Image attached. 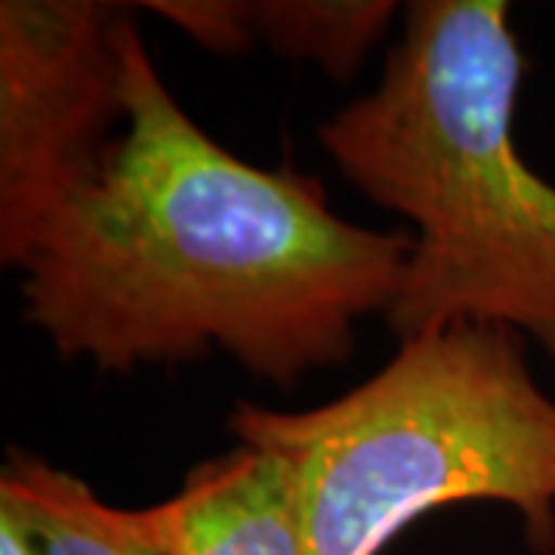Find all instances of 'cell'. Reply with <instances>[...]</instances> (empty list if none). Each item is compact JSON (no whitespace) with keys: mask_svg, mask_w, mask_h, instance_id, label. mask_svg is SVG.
<instances>
[{"mask_svg":"<svg viewBox=\"0 0 555 555\" xmlns=\"http://www.w3.org/2000/svg\"><path fill=\"white\" fill-rule=\"evenodd\" d=\"M0 513L20 521L38 555H160L133 509L102 503L87 481L35 454L7 460Z\"/></svg>","mask_w":555,"mask_h":555,"instance_id":"8992f818","label":"cell"},{"mask_svg":"<svg viewBox=\"0 0 555 555\" xmlns=\"http://www.w3.org/2000/svg\"><path fill=\"white\" fill-rule=\"evenodd\" d=\"M396 10L389 0H244V22L250 43L349 78L386 35Z\"/></svg>","mask_w":555,"mask_h":555,"instance_id":"52a82bcc","label":"cell"},{"mask_svg":"<svg viewBox=\"0 0 555 555\" xmlns=\"http://www.w3.org/2000/svg\"><path fill=\"white\" fill-rule=\"evenodd\" d=\"M142 10L173 22L217 53H244L254 47L244 22V0H152L142 3Z\"/></svg>","mask_w":555,"mask_h":555,"instance_id":"ba28073f","label":"cell"},{"mask_svg":"<svg viewBox=\"0 0 555 555\" xmlns=\"http://www.w3.org/2000/svg\"><path fill=\"white\" fill-rule=\"evenodd\" d=\"M133 513L160 555H302L297 469L272 448L241 441Z\"/></svg>","mask_w":555,"mask_h":555,"instance_id":"5b68a950","label":"cell"},{"mask_svg":"<svg viewBox=\"0 0 555 555\" xmlns=\"http://www.w3.org/2000/svg\"><path fill=\"white\" fill-rule=\"evenodd\" d=\"M124 127L22 257L25 318L102 371L225 352L294 386L389 315L414 235L337 217L318 179L225 152L173 100L124 20Z\"/></svg>","mask_w":555,"mask_h":555,"instance_id":"6da1fadb","label":"cell"},{"mask_svg":"<svg viewBox=\"0 0 555 555\" xmlns=\"http://www.w3.org/2000/svg\"><path fill=\"white\" fill-rule=\"evenodd\" d=\"M0 555H38L31 537L25 534L20 521L0 513Z\"/></svg>","mask_w":555,"mask_h":555,"instance_id":"9c48e42d","label":"cell"},{"mask_svg":"<svg viewBox=\"0 0 555 555\" xmlns=\"http://www.w3.org/2000/svg\"><path fill=\"white\" fill-rule=\"evenodd\" d=\"M100 0L0 3V259L20 269L40 225L100 170L124 127L120 25Z\"/></svg>","mask_w":555,"mask_h":555,"instance_id":"277c9868","label":"cell"},{"mask_svg":"<svg viewBox=\"0 0 555 555\" xmlns=\"http://www.w3.org/2000/svg\"><path fill=\"white\" fill-rule=\"evenodd\" d=\"M229 426L297 469L302 555H379L423 513L478 500L555 550V398L509 327L420 334L346 396L302 414L241 401Z\"/></svg>","mask_w":555,"mask_h":555,"instance_id":"3957f363","label":"cell"},{"mask_svg":"<svg viewBox=\"0 0 555 555\" xmlns=\"http://www.w3.org/2000/svg\"><path fill=\"white\" fill-rule=\"evenodd\" d=\"M521 53L500 0H416L379 83L318 139L361 195L414 222L389 327H509L555 361V185L518 155Z\"/></svg>","mask_w":555,"mask_h":555,"instance_id":"7a4b0ae2","label":"cell"}]
</instances>
